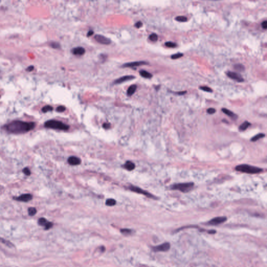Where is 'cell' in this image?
Segmentation results:
<instances>
[{
  "instance_id": "obj_1",
  "label": "cell",
  "mask_w": 267,
  "mask_h": 267,
  "mask_svg": "<svg viewBox=\"0 0 267 267\" xmlns=\"http://www.w3.org/2000/svg\"><path fill=\"white\" fill-rule=\"evenodd\" d=\"M36 124L34 122H26L22 121H14L5 125V130L8 132L14 134H21L27 133L34 129Z\"/></svg>"
},
{
  "instance_id": "obj_2",
  "label": "cell",
  "mask_w": 267,
  "mask_h": 267,
  "mask_svg": "<svg viewBox=\"0 0 267 267\" xmlns=\"http://www.w3.org/2000/svg\"><path fill=\"white\" fill-rule=\"evenodd\" d=\"M235 170L237 171L247 174H257L262 171V169L261 168L253 167L248 164H241L237 165L236 167Z\"/></svg>"
},
{
  "instance_id": "obj_3",
  "label": "cell",
  "mask_w": 267,
  "mask_h": 267,
  "mask_svg": "<svg viewBox=\"0 0 267 267\" xmlns=\"http://www.w3.org/2000/svg\"><path fill=\"white\" fill-rule=\"evenodd\" d=\"M45 126L46 128L60 130H67L69 126L62 123V122L56 120H49L45 123Z\"/></svg>"
},
{
  "instance_id": "obj_4",
  "label": "cell",
  "mask_w": 267,
  "mask_h": 267,
  "mask_svg": "<svg viewBox=\"0 0 267 267\" xmlns=\"http://www.w3.org/2000/svg\"><path fill=\"white\" fill-rule=\"evenodd\" d=\"M194 184L192 182L190 183H179L177 184H174L172 186L171 188L172 190H178L183 192H187L191 190L193 188Z\"/></svg>"
},
{
  "instance_id": "obj_5",
  "label": "cell",
  "mask_w": 267,
  "mask_h": 267,
  "mask_svg": "<svg viewBox=\"0 0 267 267\" xmlns=\"http://www.w3.org/2000/svg\"><path fill=\"white\" fill-rule=\"evenodd\" d=\"M170 248V244L168 243H165L157 246L153 247V251L155 252H167Z\"/></svg>"
},
{
  "instance_id": "obj_6",
  "label": "cell",
  "mask_w": 267,
  "mask_h": 267,
  "mask_svg": "<svg viewBox=\"0 0 267 267\" xmlns=\"http://www.w3.org/2000/svg\"><path fill=\"white\" fill-rule=\"evenodd\" d=\"M94 39L96 41L99 43L102 44V45H107L111 43V40L107 37L103 36L102 35H97L94 36Z\"/></svg>"
},
{
  "instance_id": "obj_7",
  "label": "cell",
  "mask_w": 267,
  "mask_h": 267,
  "mask_svg": "<svg viewBox=\"0 0 267 267\" xmlns=\"http://www.w3.org/2000/svg\"><path fill=\"white\" fill-rule=\"evenodd\" d=\"M226 218L225 217H219L212 219L210 221L208 222V224L211 225H217L226 221Z\"/></svg>"
},
{
  "instance_id": "obj_8",
  "label": "cell",
  "mask_w": 267,
  "mask_h": 267,
  "mask_svg": "<svg viewBox=\"0 0 267 267\" xmlns=\"http://www.w3.org/2000/svg\"><path fill=\"white\" fill-rule=\"evenodd\" d=\"M32 197H33L32 196L31 194H23L17 197H14V199H15V200L17 201L27 202L32 200Z\"/></svg>"
},
{
  "instance_id": "obj_9",
  "label": "cell",
  "mask_w": 267,
  "mask_h": 267,
  "mask_svg": "<svg viewBox=\"0 0 267 267\" xmlns=\"http://www.w3.org/2000/svg\"><path fill=\"white\" fill-rule=\"evenodd\" d=\"M130 190L131 191L136 192H137V193H139V194H143L145 196H147L148 197H151V198L153 197V195H152L151 194L149 193V192H148L146 191H145L143 190L142 189H141L139 187H135V186H130Z\"/></svg>"
},
{
  "instance_id": "obj_10",
  "label": "cell",
  "mask_w": 267,
  "mask_h": 267,
  "mask_svg": "<svg viewBox=\"0 0 267 267\" xmlns=\"http://www.w3.org/2000/svg\"><path fill=\"white\" fill-rule=\"evenodd\" d=\"M227 75L231 79L237 81V82H244L243 78L239 75V74L232 72H229L227 73Z\"/></svg>"
},
{
  "instance_id": "obj_11",
  "label": "cell",
  "mask_w": 267,
  "mask_h": 267,
  "mask_svg": "<svg viewBox=\"0 0 267 267\" xmlns=\"http://www.w3.org/2000/svg\"><path fill=\"white\" fill-rule=\"evenodd\" d=\"M146 64H148V63L146 62L138 61V62H131L129 63H126L124 64L123 65V67H134L140 66L142 65H146Z\"/></svg>"
},
{
  "instance_id": "obj_12",
  "label": "cell",
  "mask_w": 267,
  "mask_h": 267,
  "mask_svg": "<svg viewBox=\"0 0 267 267\" xmlns=\"http://www.w3.org/2000/svg\"><path fill=\"white\" fill-rule=\"evenodd\" d=\"M135 78V76H132V75L125 76L122 77L120 78L116 79V80L114 82V83L115 84H121V83H123V82H126V81H128V80H132V79H134Z\"/></svg>"
},
{
  "instance_id": "obj_13",
  "label": "cell",
  "mask_w": 267,
  "mask_h": 267,
  "mask_svg": "<svg viewBox=\"0 0 267 267\" xmlns=\"http://www.w3.org/2000/svg\"><path fill=\"white\" fill-rule=\"evenodd\" d=\"M68 163L71 165H79L81 163V160L78 158L72 156L68 159Z\"/></svg>"
},
{
  "instance_id": "obj_14",
  "label": "cell",
  "mask_w": 267,
  "mask_h": 267,
  "mask_svg": "<svg viewBox=\"0 0 267 267\" xmlns=\"http://www.w3.org/2000/svg\"><path fill=\"white\" fill-rule=\"evenodd\" d=\"M72 52L75 55H82L85 53V50L82 47H77L72 50Z\"/></svg>"
},
{
  "instance_id": "obj_15",
  "label": "cell",
  "mask_w": 267,
  "mask_h": 267,
  "mask_svg": "<svg viewBox=\"0 0 267 267\" xmlns=\"http://www.w3.org/2000/svg\"><path fill=\"white\" fill-rule=\"evenodd\" d=\"M124 167L128 171H131V170H133L135 168V165L133 162L128 161L126 162L125 164L124 165Z\"/></svg>"
},
{
  "instance_id": "obj_16",
  "label": "cell",
  "mask_w": 267,
  "mask_h": 267,
  "mask_svg": "<svg viewBox=\"0 0 267 267\" xmlns=\"http://www.w3.org/2000/svg\"><path fill=\"white\" fill-rule=\"evenodd\" d=\"M222 112H223L224 113H225V114L227 115H228L229 116H230L231 117L233 118V119H235L237 117V116H236L234 113L232 112V111L228 110L227 109H225V108H223V109H222Z\"/></svg>"
},
{
  "instance_id": "obj_17",
  "label": "cell",
  "mask_w": 267,
  "mask_h": 267,
  "mask_svg": "<svg viewBox=\"0 0 267 267\" xmlns=\"http://www.w3.org/2000/svg\"><path fill=\"white\" fill-rule=\"evenodd\" d=\"M136 89H137V86L136 84H133V85H131V86H130L129 88H128L127 90V95L129 96H132L135 93Z\"/></svg>"
},
{
  "instance_id": "obj_18",
  "label": "cell",
  "mask_w": 267,
  "mask_h": 267,
  "mask_svg": "<svg viewBox=\"0 0 267 267\" xmlns=\"http://www.w3.org/2000/svg\"><path fill=\"white\" fill-rule=\"evenodd\" d=\"M250 125H251V123L247 121H245V122L242 124L240 125L239 127V130L240 131H244Z\"/></svg>"
},
{
  "instance_id": "obj_19",
  "label": "cell",
  "mask_w": 267,
  "mask_h": 267,
  "mask_svg": "<svg viewBox=\"0 0 267 267\" xmlns=\"http://www.w3.org/2000/svg\"><path fill=\"white\" fill-rule=\"evenodd\" d=\"M139 74H140V75L142 77L146 78H151L153 77V75H152L151 74L147 72L146 70H142L140 71Z\"/></svg>"
},
{
  "instance_id": "obj_20",
  "label": "cell",
  "mask_w": 267,
  "mask_h": 267,
  "mask_svg": "<svg viewBox=\"0 0 267 267\" xmlns=\"http://www.w3.org/2000/svg\"><path fill=\"white\" fill-rule=\"evenodd\" d=\"M265 136V135L264 134H262V133H261V134H258V135H256L255 136L253 137L252 138V139H251V141H253V142L256 141H257L258 140L260 139V138H263V137H264Z\"/></svg>"
},
{
  "instance_id": "obj_21",
  "label": "cell",
  "mask_w": 267,
  "mask_h": 267,
  "mask_svg": "<svg viewBox=\"0 0 267 267\" xmlns=\"http://www.w3.org/2000/svg\"><path fill=\"white\" fill-rule=\"evenodd\" d=\"M28 214L30 216H33L37 214V209L35 208L30 207L28 208Z\"/></svg>"
},
{
  "instance_id": "obj_22",
  "label": "cell",
  "mask_w": 267,
  "mask_h": 267,
  "mask_svg": "<svg viewBox=\"0 0 267 267\" xmlns=\"http://www.w3.org/2000/svg\"><path fill=\"white\" fill-rule=\"evenodd\" d=\"M48 221L46 220V219L44 218H41L39 219L38 220V224L39 225L41 226H45L46 224L48 223Z\"/></svg>"
},
{
  "instance_id": "obj_23",
  "label": "cell",
  "mask_w": 267,
  "mask_h": 267,
  "mask_svg": "<svg viewBox=\"0 0 267 267\" xmlns=\"http://www.w3.org/2000/svg\"><path fill=\"white\" fill-rule=\"evenodd\" d=\"M175 19L177 21L180 22H186L187 21V18L186 17L183 16H178L176 17Z\"/></svg>"
},
{
  "instance_id": "obj_24",
  "label": "cell",
  "mask_w": 267,
  "mask_h": 267,
  "mask_svg": "<svg viewBox=\"0 0 267 267\" xmlns=\"http://www.w3.org/2000/svg\"><path fill=\"white\" fill-rule=\"evenodd\" d=\"M0 243H3V244H5V245L8 246V247H13V245L11 242L8 241H6V240L3 239L2 238H0Z\"/></svg>"
},
{
  "instance_id": "obj_25",
  "label": "cell",
  "mask_w": 267,
  "mask_h": 267,
  "mask_svg": "<svg viewBox=\"0 0 267 267\" xmlns=\"http://www.w3.org/2000/svg\"><path fill=\"white\" fill-rule=\"evenodd\" d=\"M116 204V201L113 199H109L106 201V205L108 206H113Z\"/></svg>"
},
{
  "instance_id": "obj_26",
  "label": "cell",
  "mask_w": 267,
  "mask_h": 267,
  "mask_svg": "<svg viewBox=\"0 0 267 267\" xmlns=\"http://www.w3.org/2000/svg\"><path fill=\"white\" fill-rule=\"evenodd\" d=\"M234 68L236 70L239 72H243L245 70V67L242 64H236L234 66Z\"/></svg>"
},
{
  "instance_id": "obj_27",
  "label": "cell",
  "mask_w": 267,
  "mask_h": 267,
  "mask_svg": "<svg viewBox=\"0 0 267 267\" xmlns=\"http://www.w3.org/2000/svg\"><path fill=\"white\" fill-rule=\"evenodd\" d=\"M53 109L52 107L50 106H46L44 107L42 109V111L43 113H46L49 112V111H51Z\"/></svg>"
},
{
  "instance_id": "obj_28",
  "label": "cell",
  "mask_w": 267,
  "mask_h": 267,
  "mask_svg": "<svg viewBox=\"0 0 267 267\" xmlns=\"http://www.w3.org/2000/svg\"><path fill=\"white\" fill-rule=\"evenodd\" d=\"M50 46L54 49H59L60 48V45L58 42H51L50 43Z\"/></svg>"
},
{
  "instance_id": "obj_29",
  "label": "cell",
  "mask_w": 267,
  "mask_h": 267,
  "mask_svg": "<svg viewBox=\"0 0 267 267\" xmlns=\"http://www.w3.org/2000/svg\"><path fill=\"white\" fill-rule=\"evenodd\" d=\"M165 45L166 46L168 47V48H175V47L176 46V44H175V43H173L172 42H165Z\"/></svg>"
},
{
  "instance_id": "obj_30",
  "label": "cell",
  "mask_w": 267,
  "mask_h": 267,
  "mask_svg": "<svg viewBox=\"0 0 267 267\" xmlns=\"http://www.w3.org/2000/svg\"><path fill=\"white\" fill-rule=\"evenodd\" d=\"M158 36L157 35L155 34V33H153V34H151L149 36V39L152 41H154V42L158 40Z\"/></svg>"
},
{
  "instance_id": "obj_31",
  "label": "cell",
  "mask_w": 267,
  "mask_h": 267,
  "mask_svg": "<svg viewBox=\"0 0 267 267\" xmlns=\"http://www.w3.org/2000/svg\"><path fill=\"white\" fill-rule=\"evenodd\" d=\"M183 56V54L178 53H176V54H175L172 55L171 56V58H172V59H173V60H175V59H177L180 58V57H182Z\"/></svg>"
},
{
  "instance_id": "obj_32",
  "label": "cell",
  "mask_w": 267,
  "mask_h": 267,
  "mask_svg": "<svg viewBox=\"0 0 267 267\" xmlns=\"http://www.w3.org/2000/svg\"><path fill=\"white\" fill-rule=\"evenodd\" d=\"M199 88H200V89L203 90V91H205V92H212V90L210 88H209L208 87H207V86H201L199 87Z\"/></svg>"
},
{
  "instance_id": "obj_33",
  "label": "cell",
  "mask_w": 267,
  "mask_h": 267,
  "mask_svg": "<svg viewBox=\"0 0 267 267\" xmlns=\"http://www.w3.org/2000/svg\"><path fill=\"white\" fill-rule=\"evenodd\" d=\"M23 172L27 176H29L31 174V172H30L29 169L28 168H25L23 170Z\"/></svg>"
},
{
  "instance_id": "obj_34",
  "label": "cell",
  "mask_w": 267,
  "mask_h": 267,
  "mask_svg": "<svg viewBox=\"0 0 267 267\" xmlns=\"http://www.w3.org/2000/svg\"><path fill=\"white\" fill-rule=\"evenodd\" d=\"M121 232L123 234H129L131 232V231L130 229H121Z\"/></svg>"
},
{
  "instance_id": "obj_35",
  "label": "cell",
  "mask_w": 267,
  "mask_h": 267,
  "mask_svg": "<svg viewBox=\"0 0 267 267\" xmlns=\"http://www.w3.org/2000/svg\"><path fill=\"white\" fill-rule=\"evenodd\" d=\"M65 109H66L65 107H64V106H59V107H57L56 111H57V112H64V111L65 110Z\"/></svg>"
},
{
  "instance_id": "obj_36",
  "label": "cell",
  "mask_w": 267,
  "mask_h": 267,
  "mask_svg": "<svg viewBox=\"0 0 267 267\" xmlns=\"http://www.w3.org/2000/svg\"><path fill=\"white\" fill-rule=\"evenodd\" d=\"M53 223L52 222H48V223H47L46 224V225L45 226V229H46V230H48V229H50L51 228L52 226H53Z\"/></svg>"
},
{
  "instance_id": "obj_37",
  "label": "cell",
  "mask_w": 267,
  "mask_h": 267,
  "mask_svg": "<svg viewBox=\"0 0 267 267\" xmlns=\"http://www.w3.org/2000/svg\"><path fill=\"white\" fill-rule=\"evenodd\" d=\"M207 112L209 114H213L215 113L216 110L214 108H209L207 110Z\"/></svg>"
},
{
  "instance_id": "obj_38",
  "label": "cell",
  "mask_w": 267,
  "mask_h": 267,
  "mask_svg": "<svg viewBox=\"0 0 267 267\" xmlns=\"http://www.w3.org/2000/svg\"><path fill=\"white\" fill-rule=\"evenodd\" d=\"M261 26L262 27L265 29H266L267 28V21H265L264 22H263L262 23H261Z\"/></svg>"
},
{
  "instance_id": "obj_39",
  "label": "cell",
  "mask_w": 267,
  "mask_h": 267,
  "mask_svg": "<svg viewBox=\"0 0 267 267\" xmlns=\"http://www.w3.org/2000/svg\"><path fill=\"white\" fill-rule=\"evenodd\" d=\"M142 26H143V23L141 22H138L135 24V27H136L137 28H139Z\"/></svg>"
},
{
  "instance_id": "obj_40",
  "label": "cell",
  "mask_w": 267,
  "mask_h": 267,
  "mask_svg": "<svg viewBox=\"0 0 267 267\" xmlns=\"http://www.w3.org/2000/svg\"><path fill=\"white\" fill-rule=\"evenodd\" d=\"M110 126H111L110 124L109 123H104L103 125V127L104 128H105V129H109V128H110Z\"/></svg>"
},
{
  "instance_id": "obj_41",
  "label": "cell",
  "mask_w": 267,
  "mask_h": 267,
  "mask_svg": "<svg viewBox=\"0 0 267 267\" xmlns=\"http://www.w3.org/2000/svg\"><path fill=\"white\" fill-rule=\"evenodd\" d=\"M34 69V66H29L27 69H26V70L28 72H31V71Z\"/></svg>"
},
{
  "instance_id": "obj_42",
  "label": "cell",
  "mask_w": 267,
  "mask_h": 267,
  "mask_svg": "<svg viewBox=\"0 0 267 267\" xmlns=\"http://www.w3.org/2000/svg\"><path fill=\"white\" fill-rule=\"evenodd\" d=\"M186 93V92H176L177 94H180V95H183V94H185Z\"/></svg>"
},
{
  "instance_id": "obj_43",
  "label": "cell",
  "mask_w": 267,
  "mask_h": 267,
  "mask_svg": "<svg viewBox=\"0 0 267 267\" xmlns=\"http://www.w3.org/2000/svg\"><path fill=\"white\" fill-rule=\"evenodd\" d=\"M93 34V31H92V30H90V31H89L88 32V35L87 36H92Z\"/></svg>"
},
{
  "instance_id": "obj_44",
  "label": "cell",
  "mask_w": 267,
  "mask_h": 267,
  "mask_svg": "<svg viewBox=\"0 0 267 267\" xmlns=\"http://www.w3.org/2000/svg\"><path fill=\"white\" fill-rule=\"evenodd\" d=\"M216 232L215 231H214V230H211V231H209L208 232L209 233H210V234H214V233H215Z\"/></svg>"
},
{
  "instance_id": "obj_45",
  "label": "cell",
  "mask_w": 267,
  "mask_h": 267,
  "mask_svg": "<svg viewBox=\"0 0 267 267\" xmlns=\"http://www.w3.org/2000/svg\"><path fill=\"white\" fill-rule=\"evenodd\" d=\"M0 98H1V97H0Z\"/></svg>"
}]
</instances>
